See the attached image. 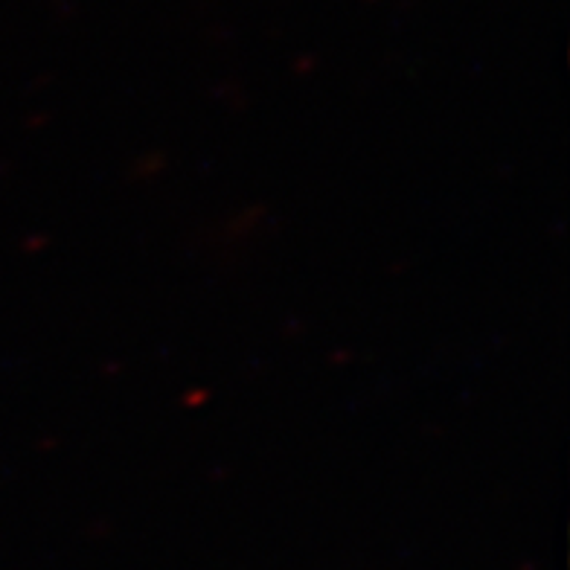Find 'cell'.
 I'll return each instance as SVG.
<instances>
[]
</instances>
